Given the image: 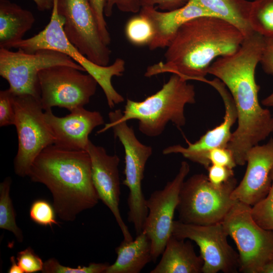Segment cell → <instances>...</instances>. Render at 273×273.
Wrapping results in <instances>:
<instances>
[{"label": "cell", "mask_w": 273, "mask_h": 273, "mask_svg": "<svg viewBox=\"0 0 273 273\" xmlns=\"http://www.w3.org/2000/svg\"><path fill=\"white\" fill-rule=\"evenodd\" d=\"M264 43V37L253 31L236 52L216 59L208 70L224 84L235 103L238 126L227 147L240 166L246 164L249 150L273 132V116L259 102L260 86L255 79Z\"/></svg>", "instance_id": "cell-1"}, {"label": "cell", "mask_w": 273, "mask_h": 273, "mask_svg": "<svg viewBox=\"0 0 273 273\" xmlns=\"http://www.w3.org/2000/svg\"><path fill=\"white\" fill-rule=\"evenodd\" d=\"M243 33L231 23L214 16H200L184 23L166 48L164 61L147 67L144 76L176 74L186 80L206 82L211 64L240 47Z\"/></svg>", "instance_id": "cell-2"}, {"label": "cell", "mask_w": 273, "mask_h": 273, "mask_svg": "<svg viewBox=\"0 0 273 273\" xmlns=\"http://www.w3.org/2000/svg\"><path fill=\"white\" fill-rule=\"evenodd\" d=\"M28 176L50 190L56 214L64 221H74L81 212L94 207L100 200L86 150L50 145L35 159Z\"/></svg>", "instance_id": "cell-3"}, {"label": "cell", "mask_w": 273, "mask_h": 273, "mask_svg": "<svg viewBox=\"0 0 273 273\" xmlns=\"http://www.w3.org/2000/svg\"><path fill=\"white\" fill-rule=\"evenodd\" d=\"M194 86L176 74L155 94L138 102L127 99L121 119L138 121L139 130L149 137L162 133L169 122L178 128L186 124L185 108L196 102Z\"/></svg>", "instance_id": "cell-4"}, {"label": "cell", "mask_w": 273, "mask_h": 273, "mask_svg": "<svg viewBox=\"0 0 273 273\" xmlns=\"http://www.w3.org/2000/svg\"><path fill=\"white\" fill-rule=\"evenodd\" d=\"M64 20L57 12L54 3L50 21L45 28L37 34L11 44L7 49L15 48L27 53L39 50L50 49L65 54L84 68L92 76L103 89L107 104L111 108L124 100L112 84L114 76H121L125 70V62L117 58L110 65L101 66L94 63L82 55L68 39L64 30Z\"/></svg>", "instance_id": "cell-5"}, {"label": "cell", "mask_w": 273, "mask_h": 273, "mask_svg": "<svg viewBox=\"0 0 273 273\" xmlns=\"http://www.w3.org/2000/svg\"><path fill=\"white\" fill-rule=\"evenodd\" d=\"M122 111L117 109L108 114L109 122L105 124L98 133L112 128L114 136L123 146L125 153V179L122 184L129 190L127 197V220L133 224L136 235L143 232L148 214L146 199L142 189L146 163L153 153L150 146L142 144L136 138L133 127L122 120Z\"/></svg>", "instance_id": "cell-6"}, {"label": "cell", "mask_w": 273, "mask_h": 273, "mask_svg": "<svg viewBox=\"0 0 273 273\" xmlns=\"http://www.w3.org/2000/svg\"><path fill=\"white\" fill-rule=\"evenodd\" d=\"M236 186L234 176L216 186L204 174L191 176L184 181L180 190L176 208L178 220L197 225L222 222L236 201L231 197Z\"/></svg>", "instance_id": "cell-7"}, {"label": "cell", "mask_w": 273, "mask_h": 273, "mask_svg": "<svg viewBox=\"0 0 273 273\" xmlns=\"http://www.w3.org/2000/svg\"><path fill=\"white\" fill-rule=\"evenodd\" d=\"M251 209V206L236 200L221 222L238 250L239 270L260 273L273 259V232L259 226Z\"/></svg>", "instance_id": "cell-8"}, {"label": "cell", "mask_w": 273, "mask_h": 273, "mask_svg": "<svg viewBox=\"0 0 273 273\" xmlns=\"http://www.w3.org/2000/svg\"><path fill=\"white\" fill-rule=\"evenodd\" d=\"M15 123L18 147L14 161V171L20 177L28 175L35 159L54 138L44 119L39 99L30 95H14Z\"/></svg>", "instance_id": "cell-9"}, {"label": "cell", "mask_w": 273, "mask_h": 273, "mask_svg": "<svg viewBox=\"0 0 273 273\" xmlns=\"http://www.w3.org/2000/svg\"><path fill=\"white\" fill-rule=\"evenodd\" d=\"M57 65H65L85 70L70 57L50 49L27 53L18 49L14 52L0 48V75L9 84L14 95H30L40 100L38 75L42 69Z\"/></svg>", "instance_id": "cell-10"}, {"label": "cell", "mask_w": 273, "mask_h": 273, "mask_svg": "<svg viewBox=\"0 0 273 273\" xmlns=\"http://www.w3.org/2000/svg\"><path fill=\"white\" fill-rule=\"evenodd\" d=\"M74 67L57 65L38 73L40 101L44 111L53 107L69 111L88 104L97 90V81Z\"/></svg>", "instance_id": "cell-11"}, {"label": "cell", "mask_w": 273, "mask_h": 273, "mask_svg": "<svg viewBox=\"0 0 273 273\" xmlns=\"http://www.w3.org/2000/svg\"><path fill=\"white\" fill-rule=\"evenodd\" d=\"M64 19L63 30L70 42L88 59L109 65L111 51L101 36L89 0H54Z\"/></svg>", "instance_id": "cell-12"}, {"label": "cell", "mask_w": 273, "mask_h": 273, "mask_svg": "<svg viewBox=\"0 0 273 273\" xmlns=\"http://www.w3.org/2000/svg\"><path fill=\"white\" fill-rule=\"evenodd\" d=\"M172 235L193 241L199 246L204 261L203 273H234L239 270V254L229 244V236L221 222L197 225L174 220Z\"/></svg>", "instance_id": "cell-13"}, {"label": "cell", "mask_w": 273, "mask_h": 273, "mask_svg": "<svg viewBox=\"0 0 273 273\" xmlns=\"http://www.w3.org/2000/svg\"><path fill=\"white\" fill-rule=\"evenodd\" d=\"M190 170L188 163L183 161L175 177L168 181L162 189L154 191L146 199L148 212L143 231L151 241L154 262L162 254L172 235L174 214L178 203L180 190Z\"/></svg>", "instance_id": "cell-14"}, {"label": "cell", "mask_w": 273, "mask_h": 273, "mask_svg": "<svg viewBox=\"0 0 273 273\" xmlns=\"http://www.w3.org/2000/svg\"><path fill=\"white\" fill-rule=\"evenodd\" d=\"M214 88L221 97L224 106L223 121L214 128L208 130L198 141L184 147L179 145L169 146L162 151L164 155L180 154L185 158L203 166L207 169L209 165L206 155L211 149L227 147L232 138L231 129L237 120V112L234 101L228 89L219 79L215 78L206 82Z\"/></svg>", "instance_id": "cell-15"}, {"label": "cell", "mask_w": 273, "mask_h": 273, "mask_svg": "<svg viewBox=\"0 0 273 273\" xmlns=\"http://www.w3.org/2000/svg\"><path fill=\"white\" fill-rule=\"evenodd\" d=\"M86 151L90 157L93 181L99 199L112 213L123 240L132 241L133 238L122 219L119 208L121 195L119 157L116 154L109 155L105 148L95 145L90 141Z\"/></svg>", "instance_id": "cell-16"}, {"label": "cell", "mask_w": 273, "mask_h": 273, "mask_svg": "<svg viewBox=\"0 0 273 273\" xmlns=\"http://www.w3.org/2000/svg\"><path fill=\"white\" fill-rule=\"evenodd\" d=\"M244 177L231 194V198L252 206L267 194L273 169V138L251 148L246 155Z\"/></svg>", "instance_id": "cell-17"}, {"label": "cell", "mask_w": 273, "mask_h": 273, "mask_svg": "<svg viewBox=\"0 0 273 273\" xmlns=\"http://www.w3.org/2000/svg\"><path fill=\"white\" fill-rule=\"evenodd\" d=\"M64 116L55 115L52 110L44 111V119L55 139L54 145L62 149L86 150L93 129L104 123L98 111L79 107Z\"/></svg>", "instance_id": "cell-18"}, {"label": "cell", "mask_w": 273, "mask_h": 273, "mask_svg": "<svg viewBox=\"0 0 273 273\" xmlns=\"http://www.w3.org/2000/svg\"><path fill=\"white\" fill-rule=\"evenodd\" d=\"M151 22L154 36L148 46L151 51L167 48L180 27L186 22L200 16H212L199 6L188 2L179 9L158 11L153 7H142L139 12Z\"/></svg>", "instance_id": "cell-19"}, {"label": "cell", "mask_w": 273, "mask_h": 273, "mask_svg": "<svg viewBox=\"0 0 273 273\" xmlns=\"http://www.w3.org/2000/svg\"><path fill=\"white\" fill-rule=\"evenodd\" d=\"M161 255L160 261L150 273L202 272L204 261L189 241L172 235Z\"/></svg>", "instance_id": "cell-20"}, {"label": "cell", "mask_w": 273, "mask_h": 273, "mask_svg": "<svg viewBox=\"0 0 273 273\" xmlns=\"http://www.w3.org/2000/svg\"><path fill=\"white\" fill-rule=\"evenodd\" d=\"M115 252L116 260L105 273H139L152 261L151 241L144 231L132 241L123 240Z\"/></svg>", "instance_id": "cell-21"}, {"label": "cell", "mask_w": 273, "mask_h": 273, "mask_svg": "<svg viewBox=\"0 0 273 273\" xmlns=\"http://www.w3.org/2000/svg\"><path fill=\"white\" fill-rule=\"evenodd\" d=\"M31 12L8 0H0V48L23 39L35 22Z\"/></svg>", "instance_id": "cell-22"}, {"label": "cell", "mask_w": 273, "mask_h": 273, "mask_svg": "<svg viewBox=\"0 0 273 273\" xmlns=\"http://www.w3.org/2000/svg\"><path fill=\"white\" fill-rule=\"evenodd\" d=\"M212 16L223 19L246 36L253 32L249 23L252 2L247 0H190Z\"/></svg>", "instance_id": "cell-23"}, {"label": "cell", "mask_w": 273, "mask_h": 273, "mask_svg": "<svg viewBox=\"0 0 273 273\" xmlns=\"http://www.w3.org/2000/svg\"><path fill=\"white\" fill-rule=\"evenodd\" d=\"M249 23L253 31L265 38H273V0L252 1Z\"/></svg>", "instance_id": "cell-24"}, {"label": "cell", "mask_w": 273, "mask_h": 273, "mask_svg": "<svg viewBox=\"0 0 273 273\" xmlns=\"http://www.w3.org/2000/svg\"><path fill=\"white\" fill-rule=\"evenodd\" d=\"M12 178L6 177L0 184V228L12 232L18 242L22 243L23 235L22 230L17 226L16 214L10 196Z\"/></svg>", "instance_id": "cell-25"}, {"label": "cell", "mask_w": 273, "mask_h": 273, "mask_svg": "<svg viewBox=\"0 0 273 273\" xmlns=\"http://www.w3.org/2000/svg\"><path fill=\"white\" fill-rule=\"evenodd\" d=\"M124 30L128 41L138 47L148 46L154 36V31L151 22L147 18L139 13L128 19Z\"/></svg>", "instance_id": "cell-26"}, {"label": "cell", "mask_w": 273, "mask_h": 273, "mask_svg": "<svg viewBox=\"0 0 273 273\" xmlns=\"http://www.w3.org/2000/svg\"><path fill=\"white\" fill-rule=\"evenodd\" d=\"M271 184L266 196L251 206V214L255 221L261 228L273 232V169Z\"/></svg>", "instance_id": "cell-27"}, {"label": "cell", "mask_w": 273, "mask_h": 273, "mask_svg": "<svg viewBox=\"0 0 273 273\" xmlns=\"http://www.w3.org/2000/svg\"><path fill=\"white\" fill-rule=\"evenodd\" d=\"M108 262L90 263L88 266L76 268L61 265L55 258H50L44 262L42 272L44 273H105L109 266Z\"/></svg>", "instance_id": "cell-28"}, {"label": "cell", "mask_w": 273, "mask_h": 273, "mask_svg": "<svg viewBox=\"0 0 273 273\" xmlns=\"http://www.w3.org/2000/svg\"><path fill=\"white\" fill-rule=\"evenodd\" d=\"M56 211L53 206L44 199L35 200L31 205L29 216L35 223L43 226L52 227L59 225L56 219Z\"/></svg>", "instance_id": "cell-29"}, {"label": "cell", "mask_w": 273, "mask_h": 273, "mask_svg": "<svg viewBox=\"0 0 273 273\" xmlns=\"http://www.w3.org/2000/svg\"><path fill=\"white\" fill-rule=\"evenodd\" d=\"M14 95L8 88L0 92V126L15 125Z\"/></svg>", "instance_id": "cell-30"}, {"label": "cell", "mask_w": 273, "mask_h": 273, "mask_svg": "<svg viewBox=\"0 0 273 273\" xmlns=\"http://www.w3.org/2000/svg\"><path fill=\"white\" fill-rule=\"evenodd\" d=\"M16 260L25 273L42 271L44 263L30 247L17 253Z\"/></svg>", "instance_id": "cell-31"}, {"label": "cell", "mask_w": 273, "mask_h": 273, "mask_svg": "<svg viewBox=\"0 0 273 273\" xmlns=\"http://www.w3.org/2000/svg\"><path fill=\"white\" fill-rule=\"evenodd\" d=\"M260 63L267 74L273 75V38H265ZM263 106L273 107V92L262 100Z\"/></svg>", "instance_id": "cell-32"}, {"label": "cell", "mask_w": 273, "mask_h": 273, "mask_svg": "<svg viewBox=\"0 0 273 273\" xmlns=\"http://www.w3.org/2000/svg\"><path fill=\"white\" fill-rule=\"evenodd\" d=\"M209 166L217 165L233 169L237 165L234 155L228 147H218L210 150L206 155Z\"/></svg>", "instance_id": "cell-33"}, {"label": "cell", "mask_w": 273, "mask_h": 273, "mask_svg": "<svg viewBox=\"0 0 273 273\" xmlns=\"http://www.w3.org/2000/svg\"><path fill=\"white\" fill-rule=\"evenodd\" d=\"M89 2L97 19L103 40L106 44L109 46L111 42V37L104 18L106 0H89Z\"/></svg>", "instance_id": "cell-34"}, {"label": "cell", "mask_w": 273, "mask_h": 273, "mask_svg": "<svg viewBox=\"0 0 273 273\" xmlns=\"http://www.w3.org/2000/svg\"><path fill=\"white\" fill-rule=\"evenodd\" d=\"M114 6L123 12L137 13L142 7L141 0H106L104 15L110 17Z\"/></svg>", "instance_id": "cell-35"}, {"label": "cell", "mask_w": 273, "mask_h": 273, "mask_svg": "<svg viewBox=\"0 0 273 273\" xmlns=\"http://www.w3.org/2000/svg\"><path fill=\"white\" fill-rule=\"evenodd\" d=\"M208 178L213 185L220 186L234 176L233 169L217 165H210L208 168Z\"/></svg>", "instance_id": "cell-36"}, {"label": "cell", "mask_w": 273, "mask_h": 273, "mask_svg": "<svg viewBox=\"0 0 273 273\" xmlns=\"http://www.w3.org/2000/svg\"><path fill=\"white\" fill-rule=\"evenodd\" d=\"M190 0H141V7H153L163 11H169L181 8Z\"/></svg>", "instance_id": "cell-37"}, {"label": "cell", "mask_w": 273, "mask_h": 273, "mask_svg": "<svg viewBox=\"0 0 273 273\" xmlns=\"http://www.w3.org/2000/svg\"><path fill=\"white\" fill-rule=\"evenodd\" d=\"M36 5L37 9L40 11H49L53 9L54 0H32Z\"/></svg>", "instance_id": "cell-38"}, {"label": "cell", "mask_w": 273, "mask_h": 273, "mask_svg": "<svg viewBox=\"0 0 273 273\" xmlns=\"http://www.w3.org/2000/svg\"><path fill=\"white\" fill-rule=\"evenodd\" d=\"M16 258L12 256L10 257L11 265L8 271V273H24L23 270L16 261Z\"/></svg>", "instance_id": "cell-39"}, {"label": "cell", "mask_w": 273, "mask_h": 273, "mask_svg": "<svg viewBox=\"0 0 273 273\" xmlns=\"http://www.w3.org/2000/svg\"><path fill=\"white\" fill-rule=\"evenodd\" d=\"M260 273H273V259L263 265Z\"/></svg>", "instance_id": "cell-40"}]
</instances>
